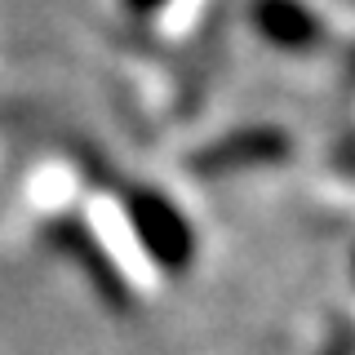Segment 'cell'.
Listing matches in <instances>:
<instances>
[{"label":"cell","instance_id":"obj_1","mask_svg":"<svg viewBox=\"0 0 355 355\" xmlns=\"http://www.w3.org/2000/svg\"><path fill=\"white\" fill-rule=\"evenodd\" d=\"M129 218H133L138 240L147 244V253H151L160 266H169V271L191 266L196 236H191V227H187V218L178 214V209H173L164 196H155V191H133V196H129Z\"/></svg>","mask_w":355,"mask_h":355},{"label":"cell","instance_id":"obj_2","mask_svg":"<svg viewBox=\"0 0 355 355\" xmlns=\"http://www.w3.org/2000/svg\"><path fill=\"white\" fill-rule=\"evenodd\" d=\"M288 155V138L271 129H253V133H231V138L214 142L209 151H200L191 160L196 173H227V169H244V164H266Z\"/></svg>","mask_w":355,"mask_h":355},{"label":"cell","instance_id":"obj_5","mask_svg":"<svg viewBox=\"0 0 355 355\" xmlns=\"http://www.w3.org/2000/svg\"><path fill=\"white\" fill-rule=\"evenodd\" d=\"M333 355H342V351H333Z\"/></svg>","mask_w":355,"mask_h":355},{"label":"cell","instance_id":"obj_4","mask_svg":"<svg viewBox=\"0 0 355 355\" xmlns=\"http://www.w3.org/2000/svg\"><path fill=\"white\" fill-rule=\"evenodd\" d=\"M125 5L133 9V14H155V9H160L164 0H125Z\"/></svg>","mask_w":355,"mask_h":355},{"label":"cell","instance_id":"obj_3","mask_svg":"<svg viewBox=\"0 0 355 355\" xmlns=\"http://www.w3.org/2000/svg\"><path fill=\"white\" fill-rule=\"evenodd\" d=\"M253 22L271 44L280 49H311L324 40V27L315 22L311 9H302L297 0H258L253 5Z\"/></svg>","mask_w":355,"mask_h":355}]
</instances>
